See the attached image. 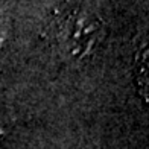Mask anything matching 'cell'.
I'll list each match as a JSON object with an SVG mask.
<instances>
[{
    "mask_svg": "<svg viewBox=\"0 0 149 149\" xmlns=\"http://www.w3.org/2000/svg\"><path fill=\"white\" fill-rule=\"evenodd\" d=\"M97 31H100V24L96 18L79 12H72L64 18L55 20L53 37L56 46L63 50L61 53H64L67 58H79L93 47Z\"/></svg>",
    "mask_w": 149,
    "mask_h": 149,
    "instance_id": "cell-1",
    "label": "cell"
}]
</instances>
